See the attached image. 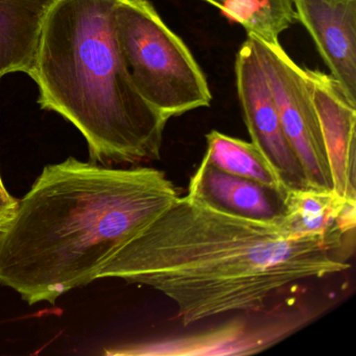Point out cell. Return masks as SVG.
Wrapping results in <instances>:
<instances>
[{"mask_svg": "<svg viewBox=\"0 0 356 356\" xmlns=\"http://www.w3.org/2000/svg\"><path fill=\"white\" fill-rule=\"evenodd\" d=\"M356 203L343 201L334 191L291 189L285 197V213L279 224L289 238L320 236L339 245L355 228Z\"/></svg>", "mask_w": 356, "mask_h": 356, "instance_id": "11", "label": "cell"}, {"mask_svg": "<svg viewBox=\"0 0 356 356\" xmlns=\"http://www.w3.org/2000/svg\"><path fill=\"white\" fill-rule=\"evenodd\" d=\"M320 236L293 239L278 226L231 216L188 195L124 241L102 270L159 291L183 326L262 312L287 285L349 270Z\"/></svg>", "mask_w": 356, "mask_h": 356, "instance_id": "1", "label": "cell"}, {"mask_svg": "<svg viewBox=\"0 0 356 356\" xmlns=\"http://www.w3.org/2000/svg\"><path fill=\"white\" fill-rule=\"evenodd\" d=\"M293 5L331 78L356 106V0H293Z\"/></svg>", "mask_w": 356, "mask_h": 356, "instance_id": "8", "label": "cell"}, {"mask_svg": "<svg viewBox=\"0 0 356 356\" xmlns=\"http://www.w3.org/2000/svg\"><path fill=\"white\" fill-rule=\"evenodd\" d=\"M0 179H3V177H1V174H0Z\"/></svg>", "mask_w": 356, "mask_h": 356, "instance_id": "16", "label": "cell"}, {"mask_svg": "<svg viewBox=\"0 0 356 356\" xmlns=\"http://www.w3.org/2000/svg\"><path fill=\"white\" fill-rule=\"evenodd\" d=\"M235 81L251 143L268 158L289 191L310 188L303 166L283 130L268 80L249 38L236 54Z\"/></svg>", "mask_w": 356, "mask_h": 356, "instance_id": "6", "label": "cell"}, {"mask_svg": "<svg viewBox=\"0 0 356 356\" xmlns=\"http://www.w3.org/2000/svg\"><path fill=\"white\" fill-rule=\"evenodd\" d=\"M248 38L266 74L285 135L303 166L308 186L318 191H333L307 70L287 55L279 40H264L256 36Z\"/></svg>", "mask_w": 356, "mask_h": 356, "instance_id": "5", "label": "cell"}, {"mask_svg": "<svg viewBox=\"0 0 356 356\" xmlns=\"http://www.w3.org/2000/svg\"><path fill=\"white\" fill-rule=\"evenodd\" d=\"M307 321V314L277 318L257 326L235 321L204 332L130 343L115 350L112 354L143 356L251 355L282 341Z\"/></svg>", "mask_w": 356, "mask_h": 356, "instance_id": "7", "label": "cell"}, {"mask_svg": "<svg viewBox=\"0 0 356 356\" xmlns=\"http://www.w3.org/2000/svg\"><path fill=\"white\" fill-rule=\"evenodd\" d=\"M306 70L324 138L333 191L343 201L356 203V106L348 101L330 74Z\"/></svg>", "mask_w": 356, "mask_h": 356, "instance_id": "9", "label": "cell"}, {"mask_svg": "<svg viewBox=\"0 0 356 356\" xmlns=\"http://www.w3.org/2000/svg\"><path fill=\"white\" fill-rule=\"evenodd\" d=\"M225 17L245 29L248 36L264 40L279 37L296 22L293 0H205Z\"/></svg>", "mask_w": 356, "mask_h": 356, "instance_id": "14", "label": "cell"}, {"mask_svg": "<svg viewBox=\"0 0 356 356\" xmlns=\"http://www.w3.org/2000/svg\"><path fill=\"white\" fill-rule=\"evenodd\" d=\"M187 195L218 211L279 226L287 193L224 172L203 157Z\"/></svg>", "mask_w": 356, "mask_h": 356, "instance_id": "10", "label": "cell"}, {"mask_svg": "<svg viewBox=\"0 0 356 356\" xmlns=\"http://www.w3.org/2000/svg\"><path fill=\"white\" fill-rule=\"evenodd\" d=\"M114 26L133 83L154 109L170 120L209 107L212 95L205 74L149 0H120Z\"/></svg>", "mask_w": 356, "mask_h": 356, "instance_id": "4", "label": "cell"}, {"mask_svg": "<svg viewBox=\"0 0 356 356\" xmlns=\"http://www.w3.org/2000/svg\"><path fill=\"white\" fill-rule=\"evenodd\" d=\"M0 79H1V78H0Z\"/></svg>", "mask_w": 356, "mask_h": 356, "instance_id": "17", "label": "cell"}, {"mask_svg": "<svg viewBox=\"0 0 356 356\" xmlns=\"http://www.w3.org/2000/svg\"><path fill=\"white\" fill-rule=\"evenodd\" d=\"M206 139L207 149L204 157L216 168L282 193H287L289 191L268 158L253 143L214 130L206 135Z\"/></svg>", "mask_w": 356, "mask_h": 356, "instance_id": "13", "label": "cell"}, {"mask_svg": "<svg viewBox=\"0 0 356 356\" xmlns=\"http://www.w3.org/2000/svg\"><path fill=\"white\" fill-rule=\"evenodd\" d=\"M120 0H56L30 76L39 105L74 124L105 166L160 159L168 120L137 90L116 39Z\"/></svg>", "mask_w": 356, "mask_h": 356, "instance_id": "3", "label": "cell"}, {"mask_svg": "<svg viewBox=\"0 0 356 356\" xmlns=\"http://www.w3.org/2000/svg\"><path fill=\"white\" fill-rule=\"evenodd\" d=\"M56 0H0V78L30 76L45 16Z\"/></svg>", "mask_w": 356, "mask_h": 356, "instance_id": "12", "label": "cell"}, {"mask_svg": "<svg viewBox=\"0 0 356 356\" xmlns=\"http://www.w3.org/2000/svg\"><path fill=\"white\" fill-rule=\"evenodd\" d=\"M179 197L165 172L74 157L43 168L0 232V285L55 304L99 279L118 248Z\"/></svg>", "mask_w": 356, "mask_h": 356, "instance_id": "2", "label": "cell"}, {"mask_svg": "<svg viewBox=\"0 0 356 356\" xmlns=\"http://www.w3.org/2000/svg\"><path fill=\"white\" fill-rule=\"evenodd\" d=\"M18 199L14 197L6 188L3 179H0V232L13 218L17 208Z\"/></svg>", "mask_w": 356, "mask_h": 356, "instance_id": "15", "label": "cell"}]
</instances>
